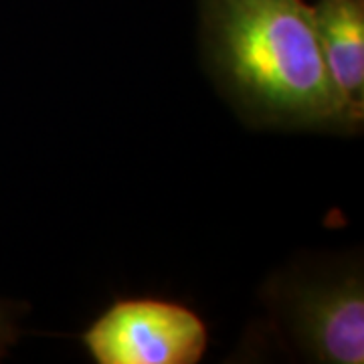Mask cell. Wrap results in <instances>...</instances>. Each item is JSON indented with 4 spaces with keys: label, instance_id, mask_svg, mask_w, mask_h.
<instances>
[{
    "label": "cell",
    "instance_id": "obj_4",
    "mask_svg": "<svg viewBox=\"0 0 364 364\" xmlns=\"http://www.w3.org/2000/svg\"><path fill=\"white\" fill-rule=\"evenodd\" d=\"M316 31L330 83L352 130L364 119V0H318Z\"/></svg>",
    "mask_w": 364,
    "mask_h": 364
},
{
    "label": "cell",
    "instance_id": "obj_3",
    "mask_svg": "<svg viewBox=\"0 0 364 364\" xmlns=\"http://www.w3.org/2000/svg\"><path fill=\"white\" fill-rule=\"evenodd\" d=\"M97 364H196L207 352L200 316L166 299H122L83 334Z\"/></svg>",
    "mask_w": 364,
    "mask_h": 364
},
{
    "label": "cell",
    "instance_id": "obj_5",
    "mask_svg": "<svg viewBox=\"0 0 364 364\" xmlns=\"http://www.w3.org/2000/svg\"><path fill=\"white\" fill-rule=\"evenodd\" d=\"M18 338V318L16 310L6 301L0 298V358L11 350L14 342Z\"/></svg>",
    "mask_w": 364,
    "mask_h": 364
},
{
    "label": "cell",
    "instance_id": "obj_1",
    "mask_svg": "<svg viewBox=\"0 0 364 364\" xmlns=\"http://www.w3.org/2000/svg\"><path fill=\"white\" fill-rule=\"evenodd\" d=\"M200 37L213 77L253 124L354 132L306 0H200Z\"/></svg>",
    "mask_w": 364,
    "mask_h": 364
},
{
    "label": "cell",
    "instance_id": "obj_2",
    "mask_svg": "<svg viewBox=\"0 0 364 364\" xmlns=\"http://www.w3.org/2000/svg\"><path fill=\"white\" fill-rule=\"evenodd\" d=\"M273 320L308 360L364 363V282L360 267L277 277L269 287Z\"/></svg>",
    "mask_w": 364,
    "mask_h": 364
}]
</instances>
